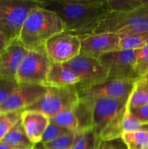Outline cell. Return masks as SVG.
<instances>
[{
	"label": "cell",
	"mask_w": 148,
	"mask_h": 149,
	"mask_svg": "<svg viewBox=\"0 0 148 149\" xmlns=\"http://www.w3.org/2000/svg\"><path fill=\"white\" fill-rule=\"evenodd\" d=\"M28 52L18 39L9 42L0 50V79L17 83V71Z\"/></svg>",
	"instance_id": "14"
},
{
	"label": "cell",
	"mask_w": 148,
	"mask_h": 149,
	"mask_svg": "<svg viewBox=\"0 0 148 149\" xmlns=\"http://www.w3.org/2000/svg\"><path fill=\"white\" fill-rule=\"evenodd\" d=\"M96 149H127L121 138L108 141H101Z\"/></svg>",
	"instance_id": "31"
},
{
	"label": "cell",
	"mask_w": 148,
	"mask_h": 149,
	"mask_svg": "<svg viewBox=\"0 0 148 149\" xmlns=\"http://www.w3.org/2000/svg\"><path fill=\"white\" fill-rule=\"evenodd\" d=\"M40 0H0V32L8 42L18 39L25 21Z\"/></svg>",
	"instance_id": "5"
},
{
	"label": "cell",
	"mask_w": 148,
	"mask_h": 149,
	"mask_svg": "<svg viewBox=\"0 0 148 149\" xmlns=\"http://www.w3.org/2000/svg\"><path fill=\"white\" fill-rule=\"evenodd\" d=\"M107 74V79L136 81L135 51L115 50L98 59Z\"/></svg>",
	"instance_id": "8"
},
{
	"label": "cell",
	"mask_w": 148,
	"mask_h": 149,
	"mask_svg": "<svg viewBox=\"0 0 148 149\" xmlns=\"http://www.w3.org/2000/svg\"><path fill=\"white\" fill-rule=\"evenodd\" d=\"M8 42L7 38L3 35L1 32H0V50H1L8 44Z\"/></svg>",
	"instance_id": "32"
},
{
	"label": "cell",
	"mask_w": 148,
	"mask_h": 149,
	"mask_svg": "<svg viewBox=\"0 0 148 149\" xmlns=\"http://www.w3.org/2000/svg\"><path fill=\"white\" fill-rule=\"evenodd\" d=\"M18 84L0 79V107L17 87Z\"/></svg>",
	"instance_id": "29"
},
{
	"label": "cell",
	"mask_w": 148,
	"mask_h": 149,
	"mask_svg": "<svg viewBox=\"0 0 148 149\" xmlns=\"http://www.w3.org/2000/svg\"><path fill=\"white\" fill-rule=\"evenodd\" d=\"M91 111V129L100 141L121 138L123 119L128 100L111 98H85Z\"/></svg>",
	"instance_id": "2"
},
{
	"label": "cell",
	"mask_w": 148,
	"mask_h": 149,
	"mask_svg": "<svg viewBox=\"0 0 148 149\" xmlns=\"http://www.w3.org/2000/svg\"><path fill=\"white\" fill-rule=\"evenodd\" d=\"M134 72L138 79L148 74V44L135 51Z\"/></svg>",
	"instance_id": "24"
},
{
	"label": "cell",
	"mask_w": 148,
	"mask_h": 149,
	"mask_svg": "<svg viewBox=\"0 0 148 149\" xmlns=\"http://www.w3.org/2000/svg\"><path fill=\"white\" fill-rule=\"evenodd\" d=\"M40 6L60 17L65 31L79 36L94 33L110 13L105 0H40Z\"/></svg>",
	"instance_id": "1"
},
{
	"label": "cell",
	"mask_w": 148,
	"mask_h": 149,
	"mask_svg": "<svg viewBox=\"0 0 148 149\" xmlns=\"http://www.w3.org/2000/svg\"><path fill=\"white\" fill-rule=\"evenodd\" d=\"M146 78H147V77H146ZM147 79H148V78H147Z\"/></svg>",
	"instance_id": "37"
},
{
	"label": "cell",
	"mask_w": 148,
	"mask_h": 149,
	"mask_svg": "<svg viewBox=\"0 0 148 149\" xmlns=\"http://www.w3.org/2000/svg\"><path fill=\"white\" fill-rule=\"evenodd\" d=\"M148 105V79L142 77L136 80L127 103L129 108Z\"/></svg>",
	"instance_id": "19"
},
{
	"label": "cell",
	"mask_w": 148,
	"mask_h": 149,
	"mask_svg": "<svg viewBox=\"0 0 148 149\" xmlns=\"http://www.w3.org/2000/svg\"><path fill=\"white\" fill-rule=\"evenodd\" d=\"M23 111L0 113V141L21 119Z\"/></svg>",
	"instance_id": "26"
},
{
	"label": "cell",
	"mask_w": 148,
	"mask_h": 149,
	"mask_svg": "<svg viewBox=\"0 0 148 149\" xmlns=\"http://www.w3.org/2000/svg\"><path fill=\"white\" fill-rule=\"evenodd\" d=\"M33 149H35V148H34V147H33Z\"/></svg>",
	"instance_id": "36"
},
{
	"label": "cell",
	"mask_w": 148,
	"mask_h": 149,
	"mask_svg": "<svg viewBox=\"0 0 148 149\" xmlns=\"http://www.w3.org/2000/svg\"><path fill=\"white\" fill-rule=\"evenodd\" d=\"M147 77V78H148V74H147V75L146 77Z\"/></svg>",
	"instance_id": "34"
},
{
	"label": "cell",
	"mask_w": 148,
	"mask_h": 149,
	"mask_svg": "<svg viewBox=\"0 0 148 149\" xmlns=\"http://www.w3.org/2000/svg\"><path fill=\"white\" fill-rule=\"evenodd\" d=\"M79 36L62 31L52 36L45 44V50L52 63L65 64L81 54Z\"/></svg>",
	"instance_id": "10"
},
{
	"label": "cell",
	"mask_w": 148,
	"mask_h": 149,
	"mask_svg": "<svg viewBox=\"0 0 148 149\" xmlns=\"http://www.w3.org/2000/svg\"><path fill=\"white\" fill-rule=\"evenodd\" d=\"M123 132L148 131V124H143L136 119L131 113L126 106V110L123 119Z\"/></svg>",
	"instance_id": "27"
},
{
	"label": "cell",
	"mask_w": 148,
	"mask_h": 149,
	"mask_svg": "<svg viewBox=\"0 0 148 149\" xmlns=\"http://www.w3.org/2000/svg\"><path fill=\"white\" fill-rule=\"evenodd\" d=\"M21 121L30 142L34 145L41 142L42 136L49 124V118L41 112L25 110L21 113Z\"/></svg>",
	"instance_id": "16"
},
{
	"label": "cell",
	"mask_w": 148,
	"mask_h": 149,
	"mask_svg": "<svg viewBox=\"0 0 148 149\" xmlns=\"http://www.w3.org/2000/svg\"><path fill=\"white\" fill-rule=\"evenodd\" d=\"M49 121L74 133L91 129L89 103L86 99H80L76 106L61 112L49 119Z\"/></svg>",
	"instance_id": "12"
},
{
	"label": "cell",
	"mask_w": 148,
	"mask_h": 149,
	"mask_svg": "<svg viewBox=\"0 0 148 149\" xmlns=\"http://www.w3.org/2000/svg\"><path fill=\"white\" fill-rule=\"evenodd\" d=\"M128 109L131 113L139 122L143 124H148V105L136 108L128 107Z\"/></svg>",
	"instance_id": "30"
},
{
	"label": "cell",
	"mask_w": 148,
	"mask_h": 149,
	"mask_svg": "<svg viewBox=\"0 0 148 149\" xmlns=\"http://www.w3.org/2000/svg\"><path fill=\"white\" fill-rule=\"evenodd\" d=\"M51 62L45 46L28 51L17 71L16 81L20 84H39L45 86Z\"/></svg>",
	"instance_id": "7"
},
{
	"label": "cell",
	"mask_w": 148,
	"mask_h": 149,
	"mask_svg": "<svg viewBox=\"0 0 148 149\" xmlns=\"http://www.w3.org/2000/svg\"><path fill=\"white\" fill-rule=\"evenodd\" d=\"M78 83V78L69 68L63 64L51 63L46 79V87H68L75 86Z\"/></svg>",
	"instance_id": "17"
},
{
	"label": "cell",
	"mask_w": 148,
	"mask_h": 149,
	"mask_svg": "<svg viewBox=\"0 0 148 149\" xmlns=\"http://www.w3.org/2000/svg\"><path fill=\"white\" fill-rule=\"evenodd\" d=\"M118 50H137L148 44L147 33L119 36Z\"/></svg>",
	"instance_id": "22"
},
{
	"label": "cell",
	"mask_w": 148,
	"mask_h": 149,
	"mask_svg": "<svg viewBox=\"0 0 148 149\" xmlns=\"http://www.w3.org/2000/svg\"><path fill=\"white\" fill-rule=\"evenodd\" d=\"M109 13H123L136 10L148 2V0H105Z\"/></svg>",
	"instance_id": "23"
},
{
	"label": "cell",
	"mask_w": 148,
	"mask_h": 149,
	"mask_svg": "<svg viewBox=\"0 0 148 149\" xmlns=\"http://www.w3.org/2000/svg\"><path fill=\"white\" fill-rule=\"evenodd\" d=\"M81 53L95 59L113 51L118 50L120 37L111 33H91L79 36Z\"/></svg>",
	"instance_id": "15"
},
{
	"label": "cell",
	"mask_w": 148,
	"mask_h": 149,
	"mask_svg": "<svg viewBox=\"0 0 148 149\" xmlns=\"http://www.w3.org/2000/svg\"><path fill=\"white\" fill-rule=\"evenodd\" d=\"M69 132H70L68 130L65 129V128L59 126L56 124L52 123L49 121V124L47 127H46L43 136H42L41 142V143H46L51 142V141H55V140L57 139L60 137L67 135Z\"/></svg>",
	"instance_id": "28"
},
{
	"label": "cell",
	"mask_w": 148,
	"mask_h": 149,
	"mask_svg": "<svg viewBox=\"0 0 148 149\" xmlns=\"http://www.w3.org/2000/svg\"><path fill=\"white\" fill-rule=\"evenodd\" d=\"M0 149H17V148H12V147H10L9 146L5 145V144H3L0 143Z\"/></svg>",
	"instance_id": "33"
},
{
	"label": "cell",
	"mask_w": 148,
	"mask_h": 149,
	"mask_svg": "<svg viewBox=\"0 0 148 149\" xmlns=\"http://www.w3.org/2000/svg\"><path fill=\"white\" fill-rule=\"evenodd\" d=\"M100 143L92 129L77 132L71 149H96Z\"/></svg>",
	"instance_id": "21"
},
{
	"label": "cell",
	"mask_w": 148,
	"mask_h": 149,
	"mask_svg": "<svg viewBox=\"0 0 148 149\" xmlns=\"http://www.w3.org/2000/svg\"><path fill=\"white\" fill-rule=\"evenodd\" d=\"M63 65L78 78V83L75 85L77 89L99 84L107 79V72L98 59L81 53Z\"/></svg>",
	"instance_id": "9"
},
{
	"label": "cell",
	"mask_w": 148,
	"mask_h": 149,
	"mask_svg": "<svg viewBox=\"0 0 148 149\" xmlns=\"http://www.w3.org/2000/svg\"><path fill=\"white\" fill-rule=\"evenodd\" d=\"M46 87L20 84L0 107V113L23 111L37 103L46 93Z\"/></svg>",
	"instance_id": "11"
},
{
	"label": "cell",
	"mask_w": 148,
	"mask_h": 149,
	"mask_svg": "<svg viewBox=\"0 0 148 149\" xmlns=\"http://www.w3.org/2000/svg\"><path fill=\"white\" fill-rule=\"evenodd\" d=\"M79 101V94L75 86H48L44 95L26 110L41 112L51 119L61 112L76 106Z\"/></svg>",
	"instance_id": "6"
},
{
	"label": "cell",
	"mask_w": 148,
	"mask_h": 149,
	"mask_svg": "<svg viewBox=\"0 0 148 149\" xmlns=\"http://www.w3.org/2000/svg\"><path fill=\"white\" fill-rule=\"evenodd\" d=\"M0 143L17 149H33L35 146L28 138L21 119L7 132Z\"/></svg>",
	"instance_id": "18"
},
{
	"label": "cell",
	"mask_w": 148,
	"mask_h": 149,
	"mask_svg": "<svg viewBox=\"0 0 148 149\" xmlns=\"http://www.w3.org/2000/svg\"><path fill=\"white\" fill-rule=\"evenodd\" d=\"M147 34H148V31H147Z\"/></svg>",
	"instance_id": "35"
},
{
	"label": "cell",
	"mask_w": 148,
	"mask_h": 149,
	"mask_svg": "<svg viewBox=\"0 0 148 149\" xmlns=\"http://www.w3.org/2000/svg\"><path fill=\"white\" fill-rule=\"evenodd\" d=\"M121 139L127 149H148V131L124 132Z\"/></svg>",
	"instance_id": "20"
},
{
	"label": "cell",
	"mask_w": 148,
	"mask_h": 149,
	"mask_svg": "<svg viewBox=\"0 0 148 149\" xmlns=\"http://www.w3.org/2000/svg\"><path fill=\"white\" fill-rule=\"evenodd\" d=\"M147 31L148 2L131 11L108 13L93 33H111L122 36Z\"/></svg>",
	"instance_id": "4"
},
{
	"label": "cell",
	"mask_w": 148,
	"mask_h": 149,
	"mask_svg": "<svg viewBox=\"0 0 148 149\" xmlns=\"http://www.w3.org/2000/svg\"><path fill=\"white\" fill-rule=\"evenodd\" d=\"M64 31L65 26L60 17L39 6L27 17L18 39L27 50H34L44 47L50 38Z\"/></svg>",
	"instance_id": "3"
},
{
	"label": "cell",
	"mask_w": 148,
	"mask_h": 149,
	"mask_svg": "<svg viewBox=\"0 0 148 149\" xmlns=\"http://www.w3.org/2000/svg\"><path fill=\"white\" fill-rule=\"evenodd\" d=\"M75 133L69 132L64 136L46 143L36 144L35 149H71Z\"/></svg>",
	"instance_id": "25"
},
{
	"label": "cell",
	"mask_w": 148,
	"mask_h": 149,
	"mask_svg": "<svg viewBox=\"0 0 148 149\" xmlns=\"http://www.w3.org/2000/svg\"><path fill=\"white\" fill-rule=\"evenodd\" d=\"M135 81L123 80H109L99 84L77 89L80 99L111 98L129 100Z\"/></svg>",
	"instance_id": "13"
}]
</instances>
